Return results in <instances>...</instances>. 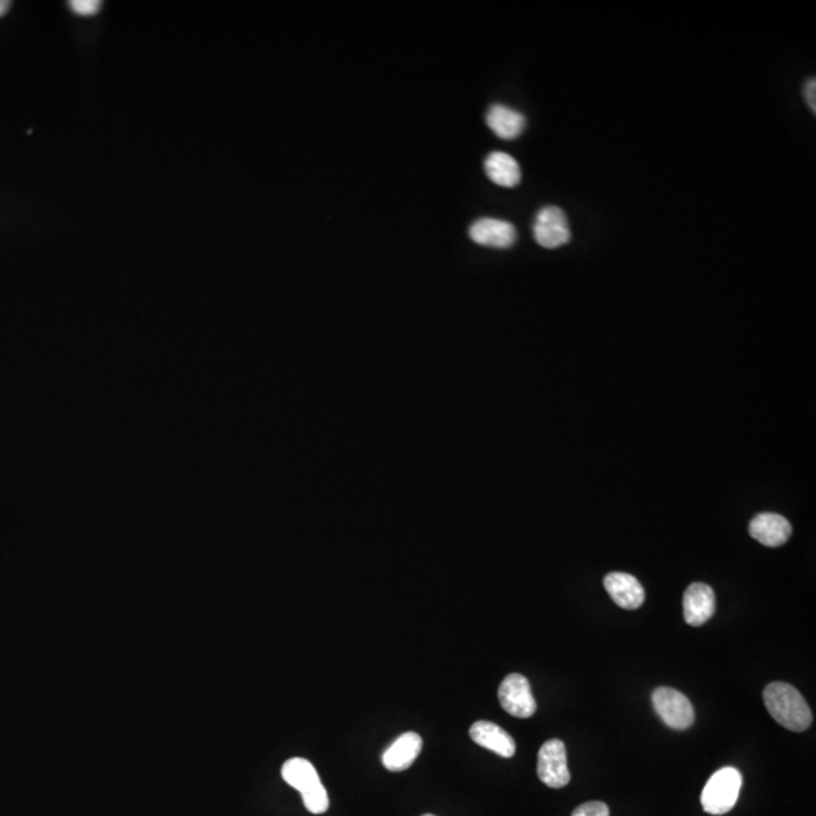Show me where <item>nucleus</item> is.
Masks as SVG:
<instances>
[{
	"mask_svg": "<svg viewBox=\"0 0 816 816\" xmlns=\"http://www.w3.org/2000/svg\"><path fill=\"white\" fill-rule=\"evenodd\" d=\"M764 702L771 717L792 732H804L812 724V712L800 691L785 682H774L764 691Z\"/></svg>",
	"mask_w": 816,
	"mask_h": 816,
	"instance_id": "f257e3e1",
	"label": "nucleus"
},
{
	"mask_svg": "<svg viewBox=\"0 0 816 816\" xmlns=\"http://www.w3.org/2000/svg\"><path fill=\"white\" fill-rule=\"evenodd\" d=\"M282 776L288 785L303 795L304 806L310 813L321 815L327 812L330 806L327 789L322 785L318 771L313 767L312 762L303 758L289 759L283 765Z\"/></svg>",
	"mask_w": 816,
	"mask_h": 816,
	"instance_id": "f03ea898",
	"label": "nucleus"
},
{
	"mask_svg": "<svg viewBox=\"0 0 816 816\" xmlns=\"http://www.w3.org/2000/svg\"><path fill=\"white\" fill-rule=\"evenodd\" d=\"M741 773L735 768L726 767L712 774L703 789L700 803L709 815H724L735 807L741 792Z\"/></svg>",
	"mask_w": 816,
	"mask_h": 816,
	"instance_id": "7ed1b4c3",
	"label": "nucleus"
},
{
	"mask_svg": "<svg viewBox=\"0 0 816 816\" xmlns=\"http://www.w3.org/2000/svg\"><path fill=\"white\" fill-rule=\"evenodd\" d=\"M652 703L656 714L671 729H688L696 720V712L688 697L673 688H656L652 694Z\"/></svg>",
	"mask_w": 816,
	"mask_h": 816,
	"instance_id": "20e7f679",
	"label": "nucleus"
},
{
	"mask_svg": "<svg viewBox=\"0 0 816 816\" xmlns=\"http://www.w3.org/2000/svg\"><path fill=\"white\" fill-rule=\"evenodd\" d=\"M538 779L549 788L560 789L569 785L566 745L561 739H549L541 745L537 762Z\"/></svg>",
	"mask_w": 816,
	"mask_h": 816,
	"instance_id": "39448f33",
	"label": "nucleus"
},
{
	"mask_svg": "<svg viewBox=\"0 0 816 816\" xmlns=\"http://www.w3.org/2000/svg\"><path fill=\"white\" fill-rule=\"evenodd\" d=\"M535 241L543 248L563 247L569 244L572 233H570L569 220L563 209L557 206H546L538 212L532 226Z\"/></svg>",
	"mask_w": 816,
	"mask_h": 816,
	"instance_id": "423d86ee",
	"label": "nucleus"
},
{
	"mask_svg": "<svg viewBox=\"0 0 816 816\" xmlns=\"http://www.w3.org/2000/svg\"><path fill=\"white\" fill-rule=\"evenodd\" d=\"M499 703L508 714L517 718H529L537 711L529 680L522 674H508L498 691Z\"/></svg>",
	"mask_w": 816,
	"mask_h": 816,
	"instance_id": "0eeeda50",
	"label": "nucleus"
},
{
	"mask_svg": "<svg viewBox=\"0 0 816 816\" xmlns=\"http://www.w3.org/2000/svg\"><path fill=\"white\" fill-rule=\"evenodd\" d=\"M469 236L473 242L492 248L513 247L517 239L516 227L504 220L481 218L470 226Z\"/></svg>",
	"mask_w": 816,
	"mask_h": 816,
	"instance_id": "6e6552de",
	"label": "nucleus"
},
{
	"mask_svg": "<svg viewBox=\"0 0 816 816\" xmlns=\"http://www.w3.org/2000/svg\"><path fill=\"white\" fill-rule=\"evenodd\" d=\"M715 612V594L709 585L696 582L684 594L685 622L694 628L705 625Z\"/></svg>",
	"mask_w": 816,
	"mask_h": 816,
	"instance_id": "1a4fd4ad",
	"label": "nucleus"
},
{
	"mask_svg": "<svg viewBox=\"0 0 816 816\" xmlns=\"http://www.w3.org/2000/svg\"><path fill=\"white\" fill-rule=\"evenodd\" d=\"M422 752V738L416 732L402 733L383 753L384 768L399 773L408 770Z\"/></svg>",
	"mask_w": 816,
	"mask_h": 816,
	"instance_id": "9d476101",
	"label": "nucleus"
},
{
	"mask_svg": "<svg viewBox=\"0 0 816 816\" xmlns=\"http://www.w3.org/2000/svg\"><path fill=\"white\" fill-rule=\"evenodd\" d=\"M603 585L614 603L629 611L640 608L646 599L643 585L635 576L628 575V573H609L603 579Z\"/></svg>",
	"mask_w": 816,
	"mask_h": 816,
	"instance_id": "9b49d317",
	"label": "nucleus"
},
{
	"mask_svg": "<svg viewBox=\"0 0 816 816\" xmlns=\"http://www.w3.org/2000/svg\"><path fill=\"white\" fill-rule=\"evenodd\" d=\"M470 738L475 744L487 748L501 758H513L516 753V742L510 733L505 732L498 724L490 721H476L469 730Z\"/></svg>",
	"mask_w": 816,
	"mask_h": 816,
	"instance_id": "f8f14e48",
	"label": "nucleus"
},
{
	"mask_svg": "<svg viewBox=\"0 0 816 816\" xmlns=\"http://www.w3.org/2000/svg\"><path fill=\"white\" fill-rule=\"evenodd\" d=\"M748 531L759 543L768 548H777L789 540L792 534V526L785 517L780 514L764 513L756 516L750 522Z\"/></svg>",
	"mask_w": 816,
	"mask_h": 816,
	"instance_id": "ddd939ff",
	"label": "nucleus"
},
{
	"mask_svg": "<svg viewBox=\"0 0 816 816\" xmlns=\"http://www.w3.org/2000/svg\"><path fill=\"white\" fill-rule=\"evenodd\" d=\"M487 126L501 140H516L525 130L526 120L520 112L504 105H493L486 115Z\"/></svg>",
	"mask_w": 816,
	"mask_h": 816,
	"instance_id": "4468645a",
	"label": "nucleus"
},
{
	"mask_svg": "<svg viewBox=\"0 0 816 816\" xmlns=\"http://www.w3.org/2000/svg\"><path fill=\"white\" fill-rule=\"evenodd\" d=\"M487 176L502 188H514L522 180L519 162L505 152H493L484 162Z\"/></svg>",
	"mask_w": 816,
	"mask_h": 816,
	"instance_id": "2eb2a0df",
	"label": "nucleus"
},
{
	"mask_svg": "<svg viewBox=\"0 0 816 816\" xmlns=\"http://www.w3.org/2000/svg\"><path fill=\"white\" fill-rule=\"evenodd\" d=\"M68 5L76 14L82 17L96 16L100 8H102V2H99V0H72Z\"/></svg>",
	"mask_w": 816,
	"mask_h": 816,
	"instance_id": "dca6fc26",
	"label": "nucleus"
},
{
	"mask_svg": "<svg viewBox=\"0 0 816 816\" xmlns=\"http://www.w3.org/2000/svg\"><path fill=\"white\" fill-rule=\"evenodd\" d=\"M572 816H609V807L602 801H590L576 807Z\"/></svg>",
	"mask_w": 816,
	"mask_h": 816,
	"instance_id": "f3484780",
	"label": "nucleus"
},
{
	"mask_svg": "<svg viewBox=\"0 0 816 816\" xmlns=\"http://www.w3.org/2000/svg\"><path fill=\"white\" fill-rule=\"evenodd\" d=\"M815 91V79H810V81H807L806 88H804V94H806L807 105H809V108L812 109L813 112L816 111Z\"/></svg>",
	"mask_w": 816,
	"mask_h": 816,
	"instance_id": "a211bd4d",
	"label": "nucleus"
},
{
	"mask_svg": "<svg viewBox=\"0 0 816 816\" xmlns=\"http://www.w3.org/2000/svg\"><path fill=\"white\" fill-rule=\"evenodd\" d=\"M10 8L11 2H8V0H0V17H4L5 14L10 11Z\"/></svg>",
	"mask_w": 816,
	"mask_h": 816,
	"instance_id": "6ab92c4d",
	"label": "nucleus"
},
{
	"mask_svg": "<svg viewBox=\"0 0 816 816\" xmlns=\"http://www.w3.org/2000/svg\"><path fill=\"white\" fill-rule=\"evenodd\" d=\"M422 816H436V815H431V813H427V815H422Z\"/></svg>",
	"mask_w": 816,
	"mask_h": 816,
	"instance_id": "aec40b11",
	"label": "nucleus"
}]
</instances>
